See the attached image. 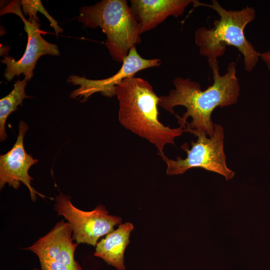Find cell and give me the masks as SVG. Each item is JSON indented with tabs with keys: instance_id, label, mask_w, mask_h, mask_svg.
<instances>
[{
	"instance_id": "7c38bea8",
	"label": "cell",
	"mask_w": 270,
	"mask_h": 270,
	"mask_svg": "<svg viewBox=\"0 0 270 270\" xmlns=\"http://www.w3.org/2000/svg\"><path fill=\"white\" fill-rule=\"evenodd\" d=\"M134 228L133 224L129 222L119 224L116 229L98 242L94 256L118 270H125L124 252L130 243V234Z\"/></svg>"
},
{
	"instance_id": "5bb4252c",
	"label": "cell",
	"mask_w": 270,
	"mask_h": 270,
	"mask_svg": "<svg viewBox=\"0 0 270 270\" xmlns=\"http://www.w3.org/2000/svg\"><path fill=\"white\" fill-rule=\"evenodd\" d=\"M20 4L22 6V11L26 16H28L29 18L36 17L38 16V12L42 13L50 21V26L54 28L57 36L60 33L63 32V29L58 26V22L48 12L40 0H20Z\"/></svg>"
},
{
	"instance_id": "2e32d148",
	"label": "cell",
	"mask_w": 270,
	"mask_h": 270,
	"mask_svg": "<svg viewBox=\"0 0 270 270\" xmlns=\"http://www.w3.org/2000/svg\"><path fill=\"white\" fill-rule=\"evenodd\" d=\"M32 270H40V269H38L36 268H34Z\"/></svg>"
},
{
	"instance_id": "4fadbf2b",
	"label": "cell",
	"mask_w": 270,
	"mask_h": 270,
	"mask_svg": "<svg viewBox=\"0 0 270 270\" xmlns=\"http://www.w3.org/2000/svg\"><path fill=\"white\" fill-rule=\"evenodd\" d=\"M27 83L28 80L24 78L22 80L18 79L10 93L0 100V140L1 142L7 138L6 124L9 115L18 110V106H23L22 101L24 98H31L30 96H27L25 92Z\"/></svg>"
},
{
	"instance_id": "7a4b0ae2",
	"label": "cell",
	"mask_w": 270,
	"mask_h": 270,
	"mask_svg": "<svg viewBox=\"0 0 270 270\" xmlns=\"http://www.w3.org/2000/svg\"><path fill=\"white\" fill-rule=\"evenodd\" d=\"M115 92L120 123L154 145L160 156L164 154L166 144H174V139L184 132L180 126L172 128L159 120L160 96L144 79L134 76L126 78L116 86Z\"/></svg>"
},
{
	"instance_id": "8992f818",
	"label": "cell",
	"mask_w": 270,
	"mask_h": 270,
	"mask_svg": "<svg viewBox=\"0 0 270 270\" xmlns=\"http://www.w3.org/2000/svg\"><path fill=\"white\" fill-rule=\"evenodd\" d=\"M54 207L58 215L67 220L72 230V238L78 244L96 246L100 237L112 232L122 222L120 217L110 214L102 204L90 211L81 210L72 204L69 196L62 192L56 196Z\"/></svg>"
},
{
	"instance_id": "52a82bcc",
	"label": "cell",
	"mask_w": 270,
	"mask_h": 270,
	"mask_svg": "<svg viewBox=\"0 0 270 270\" xmlns=\"http://www.w3.org/2000/svg\"><path fill=\"white\" fill-rule=\"evenodd\" d=\"M8 13L16 14L22 19L28 40L26 50L20 59L16 60L7 56L1 60L6 65L4 76L10 82L16 76L23 74L24 78L29 81L34 76V70L38 58L44 55L58 56L60 50L56 44L48 42L42 36L38 16L28 18V20L25 18L20 0L10 2L0 10L1 16Z\"/></svg>"
},
{
	"instance_id": "9c48e42d",
	"label": "cell",
	"mask_w": 270,
	"mask_h": 270,
	"mask_svg": "<svg viewBox=\"0 0 270 270\" xmlns=\"http://www.w3.org/2000/svg\"><path fill=\"white\" fill-rule=\"evenodd\" d=\"M162 64L160 58L146 59L138 52L136 46L132 47L118 72L113 76L102 80H90L75 74L70 75L68 82L78 85V88L70 94L72 98H81L86 102L92 94L98 92L107 97L116 96V86L124 78L134 76L143 70L159 66Z\"/></svg>"
},
{
	"instance_id": "3957f363",
	"label": "cell",
	"mask_w": 270,
	"mask_h": 270,
	"mask_svg": "<svg viewBox=\"0 0 270 270\" xmlns=\"http://www.w3.org/2000/svg\"><path fill=\"white\" fill-rule=\"evenodd\" d=\"M194 6L211 8L220 16V19L214 20L212 28L202 26L195 31L194 42L200 54L208 59H217L224 54L226 46H234L244 56L246 70L252 71L258 62L260 53L246 39L244 28L255 19L254 9L246 6L240 10H227L216 0H212L211 4L197 0Z\"/></svg>"
},
{
	"instance_id": "6da1fadb",
	"label": "cell",
	"mask_w": 270,
	"mask_h": 270,
	"mask_svg": "<svg viewBox=\"0 0 270 270\" xmlns=\"http://www.w3.org/2000/svg\"><path fill=\"white\" fill-rule=\"evenodd\" d=\"M208 60L212 73V85L202 90L198 82L177 77L172 82L174 88L167 96H160L158 106L176 117L184 132L196 130L210 137L214 129L211 118L212 112L218 106L236 104L240 86L235 62L230 63L226 74L221 76L217 59Z\"/></svg>"
},
{
	"instance_id": "5b68a950",
	"label": "cell",
	"mask_w": 270,
	"mask_h": 270,
	"mask_svg": "<svg viewBox=\"0 0 270 270\" xmlns=\"http://www.w3.org/2000/svg\"><path fill=\"white\" fill-rule=\"evenodd\" d=\"M214 134L209 138L206 136V133L196 130L186 132L198 138L196 142H192L190 149L187 143L182 146L181 148L187 154L185 158L178 156L174 160L168 158L164 154L160 156L166 164V174H181L190 168H200L218 173L224 176L226 180L232 178L234 172L228 167L224 150V128L216 124H214Z\"/></svg>"
},
{
	"instance_id": "9a60e30c",
	"label": "cell",
	"mask_w": 270,
	"mask_h": 270,
	"mask_svg": "<svg viewBox=\"0 0 270 270\" xmlns=\"http://www.w3.org/2000/svg\"><path fill=\"white\" fill-rule=\"evenodd\" d=\"M260 58L266 63L268 70L270 72V50L260 53Z\"/></svg>"
},
{
	"instance_id": "ba28073f",
	"label": "cell",
	"mask_w": 270,
	"mask_h": 270,
	"mask_svg": "<svg viewBox=\"0 0 270 270\" xmlns=\"http://www.w3.org/2000/svg\"><path fill=\"white\" fill-rule=\"evenodd\" d=\"M73 240L70 225L62 220L46 235L24 249L37 256L40 270H82L74 259L78 244Z\"/></svg>"
},
{
	"instance_id": "277c9868",
	"label": "cell",
	"mask_w": 270,
	"mask_h": 270,
	"mask_svg": "<svg viewBox=\"0 0 270 270\" xmlns=\"http://www.w3.org/2000/svg\"><path fill=\"white\" fill-rule=\"evenodd\" d=\"M84 27L100 28L112 59L122 62L130 50L140 43L139 24L126 0H102L80 8L77 17Z\"/></svg>"
},
{
	"instance_id": "30bf717a",
	"label": "cell",
	"mask_w": 270,
	"mask_h": 270,
	"mask_svg": "<svg viewBox=\"0 0 270 270\" xmlns=\"http://www.w3.org/2000/svg\"><path fill=\"white\" fill-rule=\"evenodd\" d=\"M28 126L23 120L18 123V134L16 140L11 150L0 156V188L6 184L17 190L20 182L28 188L30 198L33 202L36 200V194L45 198L46 196L38 192L32 186L33 178L28 174L30 168L38 162L25 151L24 146V135Z\"/></svg>"
},
{
	"instance_id": "8fae6325",
	"label": "cell",
	"mask_w": 270,
	"mask_h": 270,
	"mask_svg": "<svg viewBox=\"0 0 270 270\" xmlns=\"http://www.w3.org/2000/svg\"><path fill=\"white\" fill-rule=\"evenodd\" d=\"M195 0H131L130 8L137 20L140 34L154 28L168 17L183 14Z\"/></svg>"
}]
</instances>
